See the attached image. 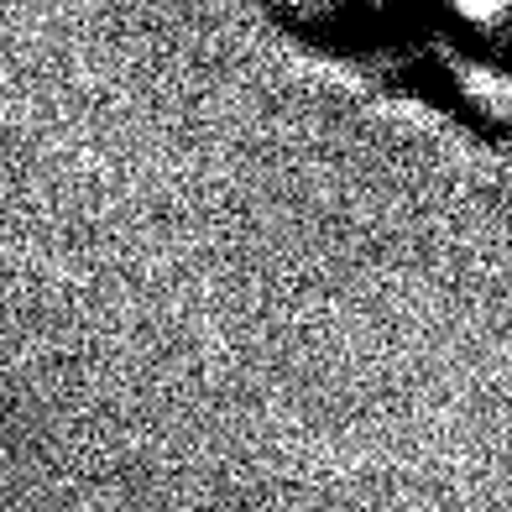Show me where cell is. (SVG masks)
Segmentation results:
<instances>
[{
  "label": "cell",
  "mask_w": 512,
  "mask_h": 512,
  "mask_svg": "<svg viewBox=\"0 0 512 512\" xmlns=\"http://www.w3.org/2000/svg\"><path fill=\"white\" fill-rule=\"evenodd\" d=\"M298 48L387 95L502 131V0H267Z\"/></svg>",
  "instance_id": "obj_1"
}]
</instances>
